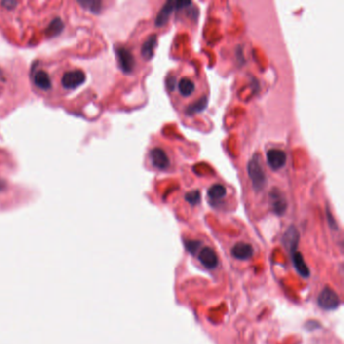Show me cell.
I'll list each match as a JSON object with an SVG mask.
<instances>
[{
	"mask_svg": "<svg viewBox=\"0 0 344 344\" xmlns=\"http://www.w3.org/2000/svg\"><path fill=\"white\" fill-rule=\"evenodd\" d=\"M267 163L273 171L281 170L287 163V154L282 150L271 149L267 153Z\"/></svg>",
	"mask_w": 344,
	"mask_h": 344,
	"instance_id": "4",
	"label": "cell"
},
{
	"mask_svg": "<svg viewBox=\"0 0 344 344\" xmlns=\"http://www.w3.org/2000/svg\"><path fill=\"white\" fill-rule=\"evenodd\" d=\"M247 174L256 192H261L267 185V176L264 170L261 156L257 153L247 164Z\"/></svg>",
	"mask_w": 344,
	"mask_h": 344,
	"instance_id": "1",
	"label": "cell"
},
{
	"mask_svg": "<svg viewBox=\"0 0 344 344\" xmlns=\"http://www.w3.org/2000/svg\"><path fill=\"white\" fill-rule=\"evenodd\" d=\"M176 78L175 76H169L167 78V81H166V85H167V88L170 90V91H174L175 90V87H176Z\"/></svg>",
	"mask_w": 344,
	"mask_h": 344,
	"instance_id": "20",
	"label": "cell"
},
{
	"mask_svg": "<svg viewBox=\"0 0 344 344\" xmlns=\"http://www.w3.org/2000/svg\"><path fill=\"white\" fill-rule=\"evenodd\" d=\"M34 82L35 84L43 90H47L51 88V81H50V77L49 75L43 72V71H38V73H36L35 78H34Z\"/></svg>",
	"mask_w": 344,
	"mask_h": 344,
	"instance_id": "17",
	"label": "cell"
},
{
	"mask_svg": "<svg viewBox=\"0 0 344 344\" xmlns=\"http://www.w3.org/2000/svg\"><path fill=\"white\" fill-rule=\"evenodd\" d=\"M185 200H186L189 204H191V205H193V206L197 205L198 203H200V200H201V193H200V191L194 190V191L188 192V193L186 194V196H185Z\"/></svg>",
	"mask_w": 344,
	"mask_h": 344,
	"instance_id": "18",
	"label": "cell"
},
{
	"mask_svg": "<svg viewBox=\"0 0 344 344\" xmlns=\"http://www.w3.org/2000/svg\"><path fill=\"white\" fill-rule=\"evenodd\" d=\"M116 55L122 71L125 73H130L133 70V67L135 64L134 58L130 51H128L125 48H119L116 50Z\"/></svg>",
	"mask_w": 344,
	"mask_h": 344,
	"instance_id": "8",
	"label": "cell"
},
{
	"mask_svg": "<svg viewBox=\"0 0 344 344\" xmlns=\"http://www.w3.org/2000/svg\"><path fill=\"white\" fill-rule=\"evenodd\" d=\"M156 42L157 41H156V36L155 35L150 36L147 38V40L144 42L143 47H142V56L146 60H151L153 58Z\"/></svg>",
	"mask_w": 344,
	"mask_h": 344,
	"instance_id": "14",
	"label": "cell"
},
{
	"mask_svg": "<svg viewBox=\"0 0 344 344\" xmlns=\"http://www.w3.org/2000/svg\"><path fill=\"white\" fill-rule=\"evenodd\" d=\"M269 202L271 210L277 215H284L286 213L288 204L284 194L277 188H273L269 193Z\"/></svg>",
	"mask_w": 344,
	"mask_h": 344,
	"instance_id": "3",
	"label": "cell"
},
{
	"mask_svg": "<svg viewBox=\"0 0 344 344\" xmlns=\"http://www.w3.org/2000/svg\"><path fill=\"white\" fill-rule=\"evenodd\" d=\"M208 197L212 201H219L226 196V188L221 184H215L208 189Z\"/></svg>",
	"mask_w": 344,
	"mask_h": 344,
	"instance_id": "16",
	"label": "cell"
},
{
	"mask_svg": "<svg viewBox=\"0 0 344 344\" xmlns=\"http://www.w3.org/2000/svg\"><path fill=\"white\" fill-rule=\"evenodd\" d=\"M191 5H192L191 1H183V0H179V1L175 2V9L186 8L188 6H191Z\"/></svg>",
	"mask_w": 344,
	"mask_h": 344,
	"instance_id": "21",
	"label": "cell"
},
{
	"mask_svg": "<svg viewBox=\"0 0 344 344\" xmlns=\"http://www.w3.org/2000/svg\"><path fill=\"white\" fill-rule=\"evenodd\" d=\"M340 304L338 295L329 287L322 290L318 297V305L327 311L335 310Z\"/></svg>",
	"mask_w": 344,
	"mask_h": 344,
	"instance_id": "2",
	"label": "cell"
},
{
	"mask_svg": "<svg viewBox=\"0 0 344 344\" xmlns=\"http://www.w3.org/2000/svg\"><path fill=\"white\" fill-rule=\"evenodd\" d=\"M299 238H300V235L297 230V228L295 226H290L284 234L283 241L286 248L290 250L292 254L297 250L298 243H299Z\"/></svg>",
	"mask_w": 344,
	"mask_h": 344,
	"instance_id": "9",
	"label": "cell"
},
{
	"mask_svg": "<svg viewBox=\"0 0 344 344\" xmlns=\"http://www.w3.org/2000/svg\"><path fill=\"white\" fill-rule=\"evenodd\" d=\"M179 92L183 97H190L194 94L196 90V85L190 78H183L178 84Z\"/></svg>",
	"mask_w": 344,
	"mask_h": 344,
	"instance_id": "13",
	"label": "cell"
},
{
	"mask_svg": "<svg viewBox=\"0 0 344 344\" xmlns=\"http://www.w3.org/2000/svg\"><path fill=\"white\" fill-rule=\"evenodd\" d=\"M200 263L208 269H213L218 265V257L216 252L211 247H204L200 252L198 257Z\"/></svg>",
	"mask_w": 344,
	"mask_h": 344,
	"instance_id": "7",
	"label": "cell"
},
{
	"mask_svg": "<svg viewBox=\"0 0 344 344\" xmlns=\"http://www.w3.org/2000/svg\"><path fill=\"white\" fill-rule=\"evenodd\" d=\"M174 10H175V1L166 2L165 5L163 6V8L160 9V11L157 13V16H156L155 21H154L155 26L158 28L164 27L168 22L170 15L172 14V12Z\"/></svg>",
	"mask_w": 344,
	"mask_h": 344,
	"instance_id": "12",
	"label": "cell"
},
{
	"mask_svg": "<svg viewBox=\"0 0 344 344\" xmlns=\"http://www.w3.org/2000/svg\"><path fill=\"white\" fill-rule=\"evenodd\" d=\"M292 260H293V264L294 267L296 268V270L299 272L300 276H302L303 278H309L310 277V270L308 266L306 265L303 256L300 254L299 251H294L292 254Z\"/></svg>",
	"mask_w": 344,
	"mask_h": 344,
	"instance_id": "11",
	"label": "cell"
},
{
	"mask_svg": "<svg viewBox=\"0 0 344 344\" xmlns=\"http://www.w3.org/2000/svg\"><path fill=\"white\" fill-rule=\"evenodd\" d=\"M150 158L153 166L157 170H167L170 167V158L167 153L160 148H154L150 152Z\"/></svg>",
	"mask_w": 344,
	"mask_h": 344,
	"instance_id": "5",
	"label": "cell"
},
{
	"mask_svg": "<svg viewBox=\"0 0 344 344\" xmlns=\"http://www.w3.org/2000/svg\"><path fill=\"white\" fill-rule=\"evenodd\" d=\"M200 244H201V242H200V241H197V240H189V241H186V242H185L186 248L188 249L189 252H191L192 255L196 254L197 250H198L199 247H200Z\"/></svg>",
	"mask_w": 344,
	"mask_h": 344,
	"instance_id": "19",
	"label": "cell"
},
{
	"mask_svg": "<svg viewBox=\"0 0 344 344\" xmlns=\"http://www.w3.org/2000/svg\"><path fill=\"white\" fill-rule=\"evenodd\" d=\"M231 255L233 258L237 260L246 261L249 260L252 257V255H254V248L248 243L239 242L232 247Z\"/></svg>",
	"mask_w": 344,
	"mask_h": 344,
	"instance_id": "10",
	"label": "cell"
},
{
	"mask_svg": "<svg viewBox=\"0 0 344 344\" xmlns=\"http://www.w3.org/2000/svg\"><path fill=\"white\" fill-rule=\"evenodd\" d=\"M86 80L85 74L80 70L67 72L62 78V84L66 89H75Z\"/></svg>",
	"mask_w": 344,
	"mask_h": 344,
	"instance_id": "6",
	"label": "cell"
},
{
	"mask_svg": "<svg viewBox=\"0 0 344 344\" xmlns=\"http://www.w3.org/2000/svg\"><path fill=\"white\" fill-rule=\"evenodd\" d=\"M207 104H208V98L206 96H203L200 99H198L196 102H194L193 104L189 105L186 108L185 113L187 114V115H194V114L196 113H200L204 111L206 107H207Z\"/></svg>",
	"mask_w": 344,
	"mask_h": 344,
	"instance_id": "15",
	"label": "cell"
}]
</instances>
